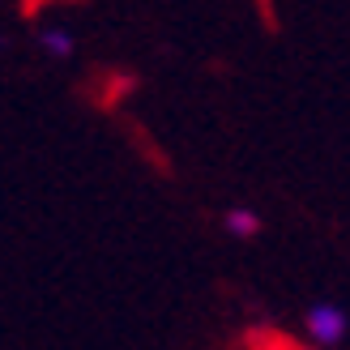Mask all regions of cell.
Returning <instances> with one entry per match:
<instances>
[{"label": "cell", "mask_w": 350, "mask_h": 350, "mask_svg": "<svg viewBox=\"0 0 350 350\" xmlns=\"http://www.w3.org/2000/svg\"><path fill=\"white\" fill-rule=\"evenodd\" d=\"M308 334L317 346H338L346 338V312L338 304H312L308 308Z\"/></svg>", "instance_id": "6da1fadb"}, {"label": "cell", "mask_w": 350, "mask_h": 350, "mask_svg": "<svg viewBox=\"0 0 350 350\" xmlns=\"http://www.w3.org/2000/svg\"><path fill=\"white\" fill-rule=\"evenodd\" d=\"M39 47L47 51V56H56V60H68L77 51V43H73V34H68L64 26H47L43 34H39Z\"/></svg>", "instance_id": "7a4b0ae2"}, {"label": "cell", "mask_w": 350, "mask_h": 350, "mask_svg": "<svg viewBox=\"0 0 350 350\" xmlns=\"http://www.w3.org/2000/svg\"><path fill=\"white\" fill-rule=\"evenodd\" d=\"M226 231L231 235H256L260 218L252 214V209H226Z\"/></svg>", "instance_id": "3957f363"}]
</instances>
